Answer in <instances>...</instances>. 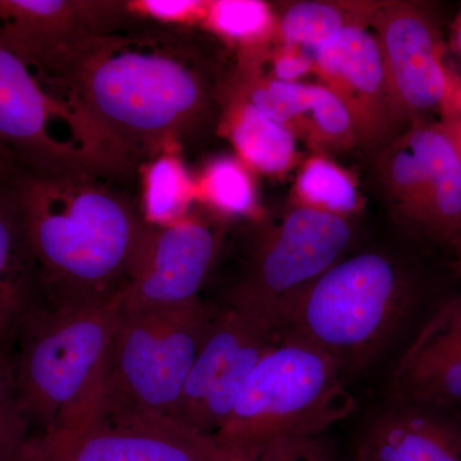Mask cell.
<instances>
[{
	"mask_svg": "<svg viewBox=\"0 0 461 461\" xmlns=\"http://www.w3.org/2000/svg\"><path fill=\"white\" fill-rule=\"evenodd\" d=\"M267 59L269 60L267 76L273 80L302 83V78L314 74V54L294 45L278 44L272 53L267 54Z\"/></svg>",
	"mask_w": 461,
	"mask_h": 461,
	"instance_id": "29",
	"label": "cell"
},
{
	"mask_svg": "<svg viewBox=\"0 0 461 461\" xmlns=\"http://www.w3.org/2000/svg\"><path fill=\"white\" fill-rule=\"evenodd\" d=\"M118 311V297L62 308L38 302L23 318L12 348L32 438L87 420Z\"/></svg>",
	"mask_w": 461,
	"mask_h": 461,
	"instance_id": "4",
	"label": "cell"
},
{
	"mask_svg": "<svg viewBox=\"0 0 461 461\" xmlns=\"http://www.w3.org/2000/svg\"><path fill=\"white\" fill-rule=\"evenodd\" d=\"M214 312L202 299L176 308H120L93 411L84 421L123 412L172 420Z\"/></svg>",
	"mask_w": 461,
	"mask_h": 461,
	"instance_id": "5",
	"label": "cell"
},
{
	"mask_svg": "<svg viewBox=\"0 0 461 461\" xmlns=\"http://www.w3.org/2000/svg\"><path fill=\"white\" fill-rule=\"evenodd\" d=\"M102 178L23 172L14 181L41 304L109 302L131 278L149 224Z\"/></svg>",
	"mask_w": 461,
	"mask_h": 461,
	"instance_id": "2",
	"label": "cell"
},
{
	"mask_svg": "<svg viewBox=\"0 0 461 461\" xmlns=\"http://www.w3.org/2000/svg\"><path fill=\"white\" fill-rule=\"evenodd\" d=\"M16 160L0 148V184L9 185L20 175Z\"/></svg>",
	"mask_w": 461,
	"mask_h": 461,
	"instance_id": "31",
	"label": "cell"
},
{
	"mask_svg": "<svg viewBox=\"0 0 461 461\" xmlns=\"http://www.w3.org/2000/svg\"><path fill=\"white\" fill-rule=\"evenodd\" d=\"M220 129L235 149L238 159L251 172L284 176L296 166L299 151L295 135L236 94L224 111Z\"/></svg>",
	"mask_w": 461,
	"mask_h": 461,
	"instance_id": "20",
	"label": "cell"
},
{
	"mask_svg": "<svg viewBox=\"0 0 461 461\" xmlns=\"http://www.w3.org/2000/svg\"><path fill=\"white\" fill-rule=\"evenodd\" d=\"M314 75L345 105L357 144H382L396 132L381 51L368 29L339 33L314 53Z\"/></svg>",
	"mask_w": 461,
	"mask_h": 461,
	"instance_id": "14",
	"label": "cell"
},
{
	"mask_svg": "<svg viewBox=\"0 0 461 461\" xmlns=\"http://www.w3.org/2000/svg\"><path fill=\"white\" fill-rule=\"evenodd\" d=\"M384 5L378 0H304L276 14V41L314 54L350 29H368Z\"/></svg>",
	"mask_w": 461,
	"mask_h": 461,
	"instance_id": "21",
	"label": "cell"
},
{
	"mask_svg": "<svg viewBox=\"0 0 461 461\" xmlns=\"http://www.w3.org/2000/svg\"><path fill=\"white\" fill-rule=\"evenodd\" d=\"M450 47L461 56V12L451 23Z\"/></svg>",
	"mask_w": 461,
	"mask_h": 461,
	"instance_id": "32",
	"label": "cell"
},
{
	"mask_svg": "<svg viewBox=\"0 0 461 461\" xmlns=\"http://www.w3.org/2000/svg\"><path fill=\"white\" fill-rule=\"evenodd\" d=\"M414 288L391 258L363 253L339 260L288 297L272 315L280 339L312 346L342 371L368 366L408 317Z\"/></svg>",
	"mask_w": 461,
	"mask_h": 461,
	"instance_id": "3",
	"label": "cell"
},
{
	"mask_svg": "<svg viewBox=\"0 0 461 461\" xmlns=\"http://www.w3.org/2000/svg\"><path fill=\"white\" fill-rule=\"evenodd\" d=\"M438 122L453 145L461 163V86L450 104L439 115Z\"/></svg>",
	"mask_w": 461,
	"mask_h": 461,
	"instance_id": "30",
	"label": "cell"
},
{
	"mask_svg": "<svg viewBox=\"0 0 461 461\" xmlns=\"http://www.w3.org/2000/svg\"><path fill=\"white\" fill-rule=\"evenodd\" d=\"M276 17L271 5L260 0L208 2L202 25L218 38L238 47L244 58L242 68L263 62L266 47L276 39Z\"/></svg>",
	"mask_w": 461,
	"mask_h": 461,
	"instance_id": "22",
	"label": "cell"
},
{
	"mask_svg": "<svg viewBox=\"0 0 461 461\" xmlns=\"http://www.w3.org/2000/svg\"><path fill=\"white\" fill-rule=\"evenodd\" d=\"M396 129L441 115L461 86L445 63L438 18L420 2H384L372 23Z\"/></svg>",
	"mask_w": 461,
	"mask_h": 461,
	"instance_id": "10",
	"label": "cell"
},
{
	"mask_svg": "<svg viewBox=\"0 0 461 461\" xmlns=\"http://www.w3.org/2000/svg\"><path fill=\"white\" fill-rule=\"evenodd\" d=\"M218 247V230L199 214L165 226L149 224L131 278L118 296L120 308H176L198 302Z\"/></svg>",
	"mask_w": 461,
	"mask_h": 461,
	"instance_id": "13",
	"label": "cell"
},
{
	"mask_svg": "<svg viewBox=\"0 0 461 461\" xmlns=\"http://www.w3.org/2000/svg\"><path fill=\"white\" fill-rule=\"evenodd\" d=\"M213 437L171 418L123 412L32 437L21 461H218Z\"/></svg>",
	"mask_w": 461,
	"mask_h": 461,
	"instance_id": "12",
	"label": "cell"
},
{
	"mask_svg": "<svg viewBox=\"0 0 461 461\" xmlns=\"http://www.w3.org/2000/svg\"><path fill=\"white\" fill-rule=\"evenodd\" d=\"M32 439L20 399L12 345H0V461H21Z\"/></svg>",
	"mask_w": 461,
	"mask_h": 461,
	"instance_id": "26",
	"label": "cell"
},
{
	"mask_svg": "<svg viewBox=\"0 0 461 461\" xmlns=\"http://www.w3.org/2000/svg\"><path fill=\"white\" fill-rule=\"evenodd\" d=\"M353 235L348 218L296 205L263 233L247 273L224 305L271 326L273 313L285 300L341 260Z\"/></svg>",
	"mask_w": 461,
	"mask_h": 461,
	"instance_id": "8",
	"label": "cell"
},
{
	"mask_svg": "<svg viewBox=\"0 0 461 461\" xmlns=\"http://www.w3.org/2000/svg\"><path fill=\"white\" fill-rule=\"evenodd\" d=\"M342 375L335 360L312 346L280 339L213 437L218 447L242 450L288 437L321 436L357 408Z\"/></svg>",
	"mask_w": 461,
	"mask_h": 461,
	"instance_id": "6",
	"label": "cell"
},
{
	"mask_svg": "<svg viewBox=\"0 0 461 461\" xmlns=\"http://www.w3.org/2000/svg\"><path fill=\"white\" fill-rule=\"evenodd\" d=\"M278 341L267 321L232 306L215 308L172 420L200 435H217L258 363Z\"/></svg>",
	"mask_w": 461,
	"mask_h": 461,
	"instance_id": "11",
	"label": "cell"
},
{
	"mask_svg": "<svg viewBox=\"0 0 461 461\" xmlns=\"http://www.w3.org/2000/svg\"><path fill=\"white\" fill-rule=\"evenodd\" d=\"M378 172L403 222L453 249L461 235V163L438 120L395 136L379 156Z\"/></svg>",
	"mask_w": 461,
	"mask_h": 461,
	"instance_id": "9",
	"label": "cell"
},
{
	"mask_svg": "<svg viewBox=\"0 0 461 461\" xmlns=\"http://www.w3.org/2000/svg\"><path fill=\"white\" fill-rule=\"evenodd\" d=\"M124 2L0 0V42L32 60L51 48L132 23Z\"/></svg>",
	"mask_w": 461,
	"mask_h": 461,
	"instance_id": "16",
	"label": "cell"
},
{
	"mask_svg": "<svg viewBox=\"0 0 461 461\" xmlns=\"http://www.w3.org/2000/svg\"><path fill=\"white\" fill-rule=\"evenodd\" d=\"M221 450V448H220ZM218 461H339L335 451L321 436L288 437L267 444L221 450Z\"/></svg>",
	"mask_w": 461,
	"mask_h": 461,
	"instance_id": "27",
	"label": "cell"
},
{
	"mask_svg": "<svg viewBox=\"0 0 461 461\" xmlns=\"http://www.w3.org/2000/svg\"><path fill=\"white\" fill-rule=\"evenodd\" d=\"M196 200L195 178L175 150L151 158L142 172L141 214L151 226H165L189 214Z\"/></svg>",
	"mask_w": 461,
	"mask_h": 461,
	"instance_id": "23",
	"label": "cell"
},
{
	"mask_svg": "<svg viewBox=\"0 0 461 461\" xmlns=\"http://www.w3.org/2000/svg\"><path fill=\"white\" fill-rule=\"evenodd\" d=\"M455 254V263H456L457 272L461 275V235L460 238L457 239L456 244L453 248Z\"/></svg>",
	"mask_w": 461,
	"mask_h": 461,
	"instance_id": "33",
	"label": "cell"
},
{
	"mask_svg": "<svg viewBox=\"0 0 461 461\" xmlns=\"http://www.w3.org/2000/svg\"><path fill=\"white\" fill-rule=\"evenodd\" d=\"M294 195L296 205L345 218L357 213L363 204L351 173L321 153L309 157L300 167Z\"/></svg>",
	"mask_w": 461,
	"mask_h": 461,
	"instance_id": "24",
	"label": "cell"
},
{
	"mask_svg": "<svg viewBox=\"0 0 461 461\" xmlns=\"http://www.w3.org/2000/svg\"><path fill=\"white\" fill-rule=\"evenodd\" d=\"M355 461H461V421L397 403L369 421Z\"/></svg>",
	"mask_w": 461,
	"mask_h": 461,
	"instance_id": "18",
	"label": "cell"
},
{
	"mask_svg": "<svg viewBox=\"0 0 461 461\" xmlns=\"http://www.w3.org/2000/svg\"><path fill=\"white\" fill-rule=\"evenodd\" d=\"M38 302V273L14 185H0V345H14Z\"/></svg>",
	"mask_w": 461,
	"mask_h": 461,
	"instance_id": "19",
	"label": "cell"
},
{
	"mask_svg": "<svg viewBox=\"0 0 461 461\" xmlns=\"http://www.w3.org/2000/svg\"><path fill=\"white\" fill-rule=\"evenodd\" d=\"M0 148L41 175L113 177L131 168L83 112L2 42Z\"/></svg>",
	"mask_w": 461,
	"mask_h": 461,
	"instance_id": "7",
	"label": "cell"
},
{
	"mask_svg": "<svg viewBox=\"0 0 461 461\" xmlns=\"http://www.w3.org/2000/svg\"><path fill=\"white\" fill-rule=\"evenodd\" d=\"M126 9L133 20L153 21L163 26L202 23L208 2L203 0H133Z\"/></svg>",
	"mask_w": 461,
	"mask_h": 461,
	"instance_id": "28",
	"label": "cell"
},
{
	"mask_svg": "<svg viewBox=\"0 0 461 461\" xmlns=\"http://www.w3.org/2000/svg\"><path fill=\"white\" fill-rule=\"evenodd\" d=\"M238 87L233 94L284 124L317 153L348 150L357 144L350 113L321 84L284 83L247 69Z\"/></svg>",
	"mask_w": 461,
	"mask_h": 461,
	"instance_id": "17",
	"label": "cell"
},
{
	"mask_svg": "<svg viewBox=\"0 0 461 461\" xmlns=\"http://www.w3.org/2000/svg\"><path fill=\"white\" fill-rule=\"evenodd\" d=\"M391 390L397 403L461 421V296L424 324L397 363Z\"/></svg>",
	"mask_w": 461,
	"mask_h": 461,
	"instance_id": "15",
	"label": "cell"
},
{
	"mask_svg": "<svg viewBox=\"0 0 461 461\" xmlns=\"http://www.w3.org/2000/svg\"><path fill=\"white\" fill-rule=\"evenodd\" d=\"M27 63L130 166L180 147L209 112L204 72L175 33H96Z\"/></svg>",
	"mask_w": 461,
	"mask_h": 461,
	"instance_id": "1",
	"label": "cell"
},
{
	"mask_svg": "<svg viewBox=\"0 0 461 461\" xmlns=\"http://www.w3.org/2000/svg\"><path fill=\"white\" fill-rule=\"evenodd\" d=\"M196 200L217 213L238 217L257 211L256 182L250 169L232 157L212 159L195 178Z\"/></svg>",
	"mask_w": 461,
	"mask_h": 461,
	"instance_id": "25",
	"label": "cell"
}]
</instances>
